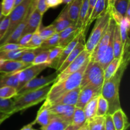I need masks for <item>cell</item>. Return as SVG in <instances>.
<instances>
[{"label":"cell","instance_id":"obj_20","mask_svg":"<svg viewBox=\"0 0 130 130\" xmlns=\"http://www.w3.org/2000/svg\"><path fill=\"white\" fill-rule=\"evenodd\" d=\"M116 130H126L129 128V123L128 117L123 109H120L112 114Z\"/></svg>","mask_w":130,"mask_h":130},{"label":"cell","instance_id":"obj_48","mask_svg":"<svg viewBox=\"0 0 130 130\" xmlns=\"http://www.w3.org/2000/svg\"><path fill=\"white\" fill-rule=\"evenodd\" d=\"M36 9L42 15H44L48 9L46 4V0H39L37 3Z\"/></svg>","mask_w":130,"mask_h":130},{"label":"cell","instance_id":"obj_56","mask_svg":"<svg viewBox=\"0 0 130 130\" xmlns=\"http://www.w3.org/2000/svg\"><path fill=\"white\" fill-rule=\"evenodd\" d=\"M2 16V6H1V2H0V17Z\"/></svg>","mask_w":130,"mask_h":130},{"label":"cell","instance_id":"obj_1","mask_svg":"<svg viewBox=\"0 0 130 130\" xmlns=\"http://www.w3.org/2000/svg\"><path fill=\"white\" fill-rule=\"evenodd\" d=\"M129 53L123 54L121 62L119 68L109 79L104 81L100 95L108 103L107 114H112L114 112L121 109L119 99V86L124 72L129 63Z\"/></svg>","mask_w":130,"mask_h":130},{"label":"cell","instance_id":"obj_16","mask_svg":"<svg viewBox=\"0 0 130 130\" xmlns=\"http://www.w3.org/2000/svg\"><path fill=\"white\" fill-rule=\"evenodd\" d=\"M43 15L39 12L36 8L33 10L29 15L27 25L22 33V35L27 33L32 34L41 25Z\"/></svg>","mask_w":130,"mask_h":130},{"label":"cell","instance_id":"obj_10","mask_svg":"<svg viewBox=\"0 0 130 130\" xmlns=\"http://www.w3.org/2000/svg\"><path fill=\"white\" fill-rule=\"evenodd\" d=\"M48 63L38 65H30L27 68L19 72V85L17 90H19L25 83L37 77L43 71L48 67Z\"/></svg>","mask_w":130,"mask_h":130},{"label":"cell","instance_id":"obj_18","mask_svg":"<svg viewBox=\"0 0 130 130\" xmlns=\"http://www.w3.org/2000/svg\"><path fill=\"white\" fill-rule=\"evenodd\" d=\"M80 90H81V88L79 86L76 88L74 90H71L63 95L60 96L59 97L53 100L52 103H50V104L51 105L52 104H64V105H74L75 106L77 103Z\"/></svg>","mask_w":130,"mask_h":130},{"label":"cell","instance_id":"obj_40","mask_svg":"<svg viewBox=\"0 0 130 130\" xmlns=\"http://www.w3.org/2000/svg\"><path fill=\"white\" fill-rule=\"evenodd\" d=\"M17 95V90L13 86H3L0 88V98L11 99Z\"/></svg>","mask_w":130,"mask_h":130},{"label":"cell","instance_id":"obj_31","mask_svg":"<svg viewBox=\"0 0 130 130\" xmlns=\"http://www.w3.org/2000/svg\"><path fill=\"white\" fill-rule=\"evenodd\" d=\"M98 96L93 98L90 102L86 104L85 107L83 108L84 112L86 116V120L91 119L96 116V110H97V101Z\"/></svg>","mask_w":130,"mask_h":130},{"label":"cell","instance_id":"obj_12","mask_svg":"<svg viewBox=\"0 0 130 130\" xmlns=\"http://www.w3.org/2000/svg\"><path fill=\"white\" fill-rule=\"evenodd\" d=\"M32 65L17 60H0V74H11L19 72Z\"/></svg>","mask_w":130,"mask_h":130},{"label":"cell","instance_id":"obj_35","mask_svg":"<svg viewBox=\"0 0 130 130\" xmlns=\"http://www.w3.org/2000/svg\"><path fill=\"white\" fill-rule=\"evenodd\" d=\"M42 50H43V49L41 48L40 47H39V48H32V49L29 50L25 51V52L17 60L19 61H21V62H25V63H32V62L34 60L36 56Z\"/></svg>","mask_w":130,"mask_h":130},{"label":"cell","instance_id":"obj_46","mask_svg":"<svg viewBox=\"0 0 130 130\" xmlns=\"http://www.w3.org/2000/svg\"><path fill=\"white\" fill-rule=\"evenodd\" d=\"M27 47H24L18 43H6L3 45L0 46V51L3 50H14L21 49V48H25Z\"/></svg>","mask_w":130,"mask_h":130},{"label":"cell","instance_id":"obj_32","mask_svg":"<svg viewBox=\"0 0 130 130\" xmlns=\"http://www.w3.org/2000/svg\"><path fill=\"white\" fill-rule=\"evenodd\" d=\"M89 130H105V116H97L86 121Z\"/></svg>","mask_w":130,"mask_h":130},{"label":"cell","instance_id":"obj_45","mask_svg":"<svg viewBox=\"0 0 130 130\" xmlns=\"http://www.w3.org/2000/svg\"><path fill=\"white\" fill-rule=\"evenodd\" d=\"M9 24V17L8 16L5 17L3 21L1 22V24H0V41L1 39L3 38L5 35L6 34V32H7L8 27Z\"/></svg>","mask_w":130,"mask_h":130},{"label":"cell","instance_id":"obj_5","mask_svg":"<svg viewBox=\"0 0 130 130\" xmlns=\"http://www.w3.org/2000/svg\"><path fill=\"white\" fill-rule=\"evenodd\" d=\"M104 82V70L99 62L90 60L85 70L79 87L91 86L101 90Z\"/></svg>","mask_w":130,"mask_h":130},{"label":"cell","instance_id":"obj_23","mask_svg":"<svg viewBox=\"0 0 130 130\" xmlns=\"http://www.w3.org/2000/svg\"><path fill=\"white\" fill-rule=\"evenodd\" d=\"M32 12L31 10H30V7H29V11H28L27 14L25 16V17L24 18V20L21 22L20 24L18 25L16 27V29L13 31V32L10 34V36L8 37V38L7 39V40L6 41V42L5 43V44L6 43H17L18 40L20 39V37L22 36V33L24 32V29H25V26L27 25V22L28 18H29V15L30 13Z\"/></svg>","mask_w":130,"mask_h":130},{"label":"cell","instance_id":"obj_9","mask_svg":"<svg viewBox=\"0 0 130 130\" xmlns=\"http://www.w3.org/2000/svg\"><path fill=\"white\" fill-rule=\"evenodd\" d=\"M57 73L52 74L48 76H41L40 77H34L27 83H25L21 88L17 91V95L25 93L28 91L38 90L44 86L53 84L57 77Z\"/></svg>","mask_w":130,"mask_h":130},{"label":"cell","instance_id":"obj_43","mask_svg":"<svg viewBox=\"0 0 130 130\" xmlns=\"http://www.w3.org/2000/svg\"><path fill=\"white\" fill-rule=\"evenodd\" d=\"M15 0H2L1 6H2V15L4 16H8L14 8Z\"/></svg>","mask_w":130,"mask_h":130},{"label":"cell","instance_id":"obj_41","mask_svg":"<svg viewBox=\"0 0 130 130\" xmlns=\"http://www.w3.org/2000/svg\"><path fill=\"white\" fill-rule=\"evenodd\" d=\"M42 42H43V39H41L40 35H39L38 29L32 34L30 40L27 44V47H29V48H39L41 46V44Z\"/></svg>","mask_w":130,"mask_h":130},{"label":"cell","instance_id":"obj_38","mask_svg":"<svg viewBox=\"0 0 130 130\" xmlns=\"http://www.w3.org/2000/svg\"><path fill=\"white\" fill-rule=\"evenodd\" d=\"M108 103L107 100L101 95L98 96L97 110L96 116H105L107 113Z\"/></svg>","mask_w":130,"mask_h":130},{"label":"cell","instance_id":"obj_34","mask_svg":"<svg viewBox=\"0 0 130 130\" xmlns=\"http://www.w3.org/2000/svg\"><path fill=\"white\" fill-rule=\"evenodd\" d=\"M86 121L87 120H86L83 109L76 107L74 109V111L73 116H72L71 124L80 128L86 123Z\"/></svg>","mask_w":130,"mask_h":130},{"label":"cell","instance_id":"obj_39","mask_svg":"<svg viewBox=\"0 0 130 130\" xmlns=\"http://www.w3.org/2000/svg\"><path fill=\"white\" fill-rule=\"evenodd\" d=\"M38 32L43 41L46 39L47 38H50L55 33L57 32L53 24L45 27H42V25H41L38 28Z\"/></svg>","mask_w":130,"mask_h":130},{"label":"cell","instance_id":"obj_24","mask_svg":"<svg viewBox=\"0 0 130 130\" xmlns=\"http://www.w3.org/2000/svg\"><path fill=\"white\" fill-rule=\"evenodd\" d=\"M71 124L62 118L53 114L50 121L41 130H64L69 124Z\"/></svg>","mask_w":130,"mask_h":130},{"label":"cell","instance_id":"obj_13","mask_svg":"<svg viewBox=\"0 0 130 130\" xmlns=\"http://www.w3.org/2000/svg\"><path fill=\"white\" fill-rule=\"evenodd\" d=\"M76 106L64 104H52L50 105L49 110L52 114L66 119L70 123H72V116Z\"/></svg>","mask_w":130,"mask_h":130},{"label":"cell","instance_id":"obj_54","mask_svg":"<svg viewBox=\"0 0 130 130\" xmlns=\"http://www.w3.org/2000/svg\"><path fill=\"white\" fill-rule=\"evenodd\" d=\"M24 0H15V4H14V7L18 6L19 4L21 3Z\"/></svg>","mask_w":130,"mask_h":130},{"label":"cell","instance_id":"obj_37","mask_svg":"<svg viewBox=\"0 0 130 130\" xmlns=\"http://www.w3.org/2000/svg\"><path fill=\"white\" fill-rule=\"evenodd\" d=\"M59 43V34L58 32L55 33L50 38L43 41L40 48L43 50H50L58 46Z\"/></svg>","mask_w":130,"mask_h":130},{"label":"cell","instance_id":"obj_28","mask_svg":"<svg viewBox=\"0 0 130 130\" xmlns=\"http://www.w3.org/2000/svg\"><path fill=\"white\" fill-rule=\"evenodd\" d=\"M107 6L108 0H97L96 1L95 7H94L93 10L92 11V13L90 17L88 26L90 25L94 20H96L97 18L102 15L105 12Z\"/></svg>","mask_w":130,"mask_h":130},{"label":"cell","instance_id":"obj_36","mask_svg":"<svg viewBox=\"0 0 130 130\" xmlns=\"http://www.w3.org/2000/svg\"><path fill=\"white\" fill-rule=\"evenodd\" d=\"M88 9V0H83L78 20H77V24H76V27H77V29L84 30L85 19L86 15H87Z\"/></svg>","mask_w":130,"mask_h":130},{"label":"cell","instance_id":"obj_42","mask_svg":"<svg viewBox=\"0 0 130 130\" xmlns=\"http://www.w3.org/2000/svg\"><path fill=\"white\" fill-rule=\"evenodd\" d=\"M49 50H43L41 51L34 58L32 62V65H38L41 63H45L48 62Z\"/></svg>","mask_w":130,"mask_h":130},{"label":"cell","instance_id":"obj_49","mask_svg":"<svg viewBox=\"0 0 130 130\" xmlns=\"http://www.w3.org/2000/svg\"><path fill=\"white\" fill-rule=\"evenodd\" d=\"M32 34H31V33H27V34H24V35L20 37V39L18 40L17 43L24 47H27V45L29 43V42L30 41V38L32 37Z\"/></svg>","mask_w":130,"mask_h":130},{"label":"cell","instance_id":"obj_3","mask_svg":"<svg viewBox=\"0 0 130 130\" xmlns=\"http://www.w3.org/2000/svg\"><path fill=\"white\" fill-rule=\"evenodd\" d=\"M52 86L47 85L38 90L17 95L13 99L15 113L23 111L46 99Z\"/></svg>","mask_w":130,"mask_h":130},{"label":"cell","instance_id":"obj_2","mask_svg":"<svg viewBox=\"0 0 130 130\" xmlns=\"http://www.w3.org/2000/svg\"><path fill=\"white\" fill-rule=\"evenodd\" d=\"M90 60V58L74 73L69 75L64 79L57 83L53 84L46 98V100L49 102L50 104L61 95L80 86L83 75Z\"/></svg>","mask_w":130,"mask_h":130},{"label":"cell","instance_id":"obj_14","mask_svg":"<svg viewBox=\"0 0 130 130\" xmlns=\"http://www.w3.org/2000/svg\"><path fill=\"white\" fill-rule=\"evenodd\" d=\"M84 34H85V32L83 33L82 36H81L78 43H77V44L74 47V48L72 50V52L70 53V54L67 56V57L66 58V60L63 62L62 66L56 71V73H57V75L60 73V72H62L79 55V53L85 49V39H84Z\"/></svg>","mask_w":130,"mask_h":130},{"label":"cell","instance_id":"obj_50","mask_svg":"<svg viewBox=\"0 0 130 130\" xmlns=\"http://www.w3.org/2000/svg\"><path fill=\"white\" fill-rule=\"evenodd\" d=\"M62 3H63L62 0H46V4L48 8H56Z\"/></svg>","mask_w":130,"mask_h":130},{"label":"cell","instance_id":"obj_19","mask_svg":"<svg viewBox=\"0 0 130 130\" xmlns=\"http://www.w3.org/2000/svg\"><path fill=\"white\" fill-rule=\"evenodd\" d=\"M54 25L55 28L57 32H60L62 30H64L67 27H69L70 25H72L73 22L70 19L68 14V5H66V6L63 8V10L59 14L58 17L56 19L54 22L52 23ZM75 25V24H74Z\"/></svg>","mask_w":130,"mask_h":130},{"label":"cell","instance_id":"obj_29","mask_svg":"<svg viewBox=\"0 0 130 130\" xmlns=\"http://www.w3.org/2000/svg\"><path fill=\"white\" fill-rule=\"evenodd\" d=\"M32 49L31 48L27 47L21 49L14 50H3L0 51V60H17L19 58L25 51Z\"/></svg>","mask_w":130,"mask_h":130},{"label":"cell","instance_id":"obj_15","mask_svg":"<svg viewBox=\"0 0 130 130\" xmlns=\"http://www.w3.org/2000/svg\"><path fill=\"white\" fill-rule=\"evenodd\" d=\"M50 105V104L49 102L46 99L43 105L38 110L36 119L34 121L32 122L33 125L37 123L41 125V128H44L49 123L53 115L49 110Z\"/></svg>","mask_w":130,"mask_h":130},{"label":"cell","instance_id":"obj_27","mask_svg":"<svg viewBox=\"0 0 130 130\" xmlns=\"http://www.w3.org/2000/svg\"><path fill=\"white\" fill-rule=\"evenodd\" d=\"M19 72L0 75V88L9 86L17 88L19 85Z\"/></svg>","mask_w":130,"mask_h":130},{"label":"cell","instance_id":"obj_7","mask_svg":"<svg viewBox=\"0 0 130 130\" xmlns=\"http://www.w3.org/2000/svg\"><path fill=\"white\" fill-rule=\"evenodd\" d=\"M116 24V23L115 20L112 19V17H111L107 28L103 35L102 38H101L96 46L90 55V60L93 62H99L102 59L107 48L110 36L114 31Z\"/></svg>","mask_w":130,"mask_h":130},{"label":"cell","instance_id":"obj_6","mask_svg":"<svg viewBox=\"0 0 130 130\" xmlns=\"http://www.w3.org/2000/svg\"><path fill=\"white\" fill-rule=\"evenodd\" d=\"M31 0H24L18 6L14 7L9 14V24L7 32L0 41V46L5 44L6 41L17 27L21 23L29 11Z\"/></svg>","mask_w":130,"mask_h":130},{"label":"cell","instance_id":"obj_53","mask_svg":"<svg viewBox=\"0 0 130 130\" xmlns=\"http://www.w3.org/2000/svg\"><path fill=\"white\" fill-rule=\"evenodd\" d=\"M77 130H89V128H88V123L87 121L82 126L80 127Z\"/></svg>","mask_w":130,"mask_h":130},{"label":"cell","instance_id":"obj_30","mask_svg":"<svg viewBox=\"0 0 130 130\" xmlns=\"http://www.w3.org/2000/svg\"><path fill=\"white\" fill-rule=\"evenodd\" d=\"M63 49V48L62 47L57 46L49 50V55H48V62H47L49 65L48 67L55 68L56 70L58 59Z\"/></svg>","mask_w":130,"mask_h":130},{"label":"cell","instance_id":"obj_4","mask_svg":"<svg viewBox=\"0 0 130 130\" xmlns=\"http://www.w3.org/2000/svg\"><path fill=\"white\" fill-rule=\"evenodd\" d=\"M111 17L110 8L109 6H107L105 12L96 19V22L93 28L92 31L90 34L87 42L85 43V50L90 55L91 54L99 42L102 38L103 35L107 28Z\"/></svg>","mask_w":130,"mask_h":130},{"label":"cell","instance_id":"obj_52","mask_svg":"<svg viewBox=\"0 0 130 130\" xmlns=\"http://www.w3.org/2000/svg\"><path fill=\"white\" fill-rule=\"evenodd\" d=\"M32 123H30V124H27V125L23 127L20 130H36V129H34V128H32Z\"/></svg>","mask_w":130,"mask_h":130},{"label":"cell","instance_id":"obj_57","mask_svg":"<svg viewBox=\"0 0 130 130\" xmlns=\"http://www.w3.org/2000/svg\"><path fill=\"white\" fill-rule=\"evenodd\" d=\"M4 121H5V119H1V120H0V125H1L3 123Z\"/></svg>","mask_w":130,"mask_h":130},{"label":"cell","instance_id":"obj_26","mask_svg":"<svg viewBox=\"0 0 130 130\" xmlns=\"http://www.w3.org/2000/svg\"><path fill=\"white\" fill-rule=\"evenodd\" d=\"M83 0H72L68 5V14L74 24L76 25Z\"/></svg>","mask_w":130,"mask_h":130},{"label":"cell","instance_id":"obj_11","mask_svg":"<svg viewBox=\"0 0 130 130\" xmlns=\"http://www.w3.org/2000/svg\"><path fill=\"white\" fill-rule=\"evenodd\" d=\"M100 94H101V90H99L89 85L85 86L81 88L78 95L77 103L75 106L83 109L86 104L90 102L93 98L99 96Z\"/></svg>","mask_w":130,"mask_h":130},{"label":"cell","instance_id":"obj_47","mask_svg":"<svg viewBox=\"0 0 130 130\" xmlns=\"http://www.w3.org/2000/svg\"><path fill=\"white\" fill-rule=\"evenodd\" d=\"M105 130H116L111 114L105 116Z\"/></svg>","mask_w":130,"mask_h":130},{"label":"cell","instance_id":"obj_22","mask_svg":"<svg viewBox=\"0 0 130 130\" xmlns=\"http://www.w3.org/2000/svg\"><path fill=\"white\" fill-rule=\"evenodd\" d=\"M83 32H85V30H81L79 33H78V34L75 36V38H74V39H72L67 46H66L63 48V50H62V53H61L60 54V56L59 57V59H58L56 71L62 66V64L63 63V62H64L66 58L67 57V56L70 54V53L72 52V50L74 48V47L76 46L77 43H78V41H79L80 38H81V36H82L83 33Z\"/></svg>","mask_w":130,"mask_h":130},{"label":"cell","instance_id":"obj_51","mask_svg":"<svg viewBox=\"0 0 130 130\" xmlns=\"http://www.w3.org/2000/svg\"><path fill=\"white\" fill-rule=\"evenodd\" d=\"M79 128L77 126H76L73 125L72 124H70L67 126V128H66L64 130H77Z\"/></svg>","mask_w":130,"mask_h":130},{"label":"cell","instance_id":"obj_17","mask_svg":"<svg viewBox=\"0 0 130 130\" xmlns=\"http://www.w3.org/2000/svg\"><path fill=\"white\" fill-rule=\"evenodd\" d=\"M81 29H77L76 25L72 24L69 27L58 32L59 34V43L58 46L64 48L67 46L78 33L81 31Z\"/></svg>","mask_w":130,"mask_h":130},{"label":"cell","instance_id":"obj_55","mask_svg":"<svg viewBox=\"0 0 130 130\" xmlns=\"http://www.w3.org/2000/svg\"><path fill=\"white\" fill-rule=\"evenodd\" d=\"M71 1H72V0H62V3H64L65 4L67 5V4L70 3L71 2Z\"/></svg>","mask_w":130,"mask_h":130},{"label":"cell","instance_id":"obj_8","mask_svg":"<svg viewBox=\"0 0 130 130\" xmlns=\"http://www.w3.org/2000/svg\"><path fill=\"white\" fill-rule=\"evenodd\" d=\"M90 58V54L85 49L62 72L57 75L55 81H54L53 84L57 83L62 81L65 78H66L67 76L78 71L85 64V62Z\"/></svg>","mask_w":130,"mask_h":130},{"label":"cell","instance_id":"obj_21","mask_svg":"<svg viewBox=\"0 0 130 130\" xmlns=\"http://www.w3.org/2000/svg\"><path fill=\"white\" fill-rule=\"evenodd\" d=\"M13 114H15L13 99L0 98V120H6Z\"/></svg>","mask_w":130,"mask_h":130},{"label":"cell","instance_id":"obj_44","mask_svg":"<svg viewBox=\"0 0 130 130\" xmlns=\"http://www.w3.org/2000/svg\"><path fill=\"white\" fill-rule=\"evenodd\" d=\"M96 1L97 0H88V9L87 15H86V17L85 19V24H84V30L88 27V24L89 20H90V17H91L92 11L93 10L94 7L95 6Z\"/></svg>","mask_w":130,"mask_h":130},{"label":"cell","instance_id":"obj_25","mask_svg":"<svg viewBox=\"0 0 130 130\" xmlns=\"http://www.w3.org/2000/svg\"><path fill=\"white\" fill-rule=\"evenodd\" d=\"M123 48V45L122 43L119 25L116 23L115 29H114V36H113V49H114V58H121Z\"/></svg>","mask_w":130,"mask_h":130},{"label":"cell","instance_id":"obj_33","mask_svg":"<svg viewBox=\"0 0 130 130\" xmlns=\"http://www.w3.org/2000/svg\"><path fill=\"white\" fill-rule=\"evenodd\" d=\"M121 62V58H114L104 71V81L108 80L115 74Z\"/></svg>","mask_w":130,"mask_h":130}]
</instances>
